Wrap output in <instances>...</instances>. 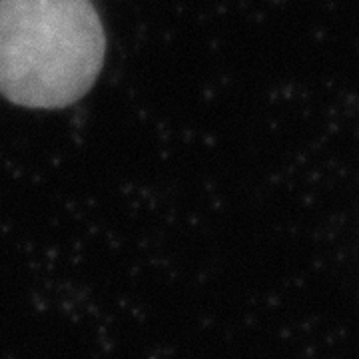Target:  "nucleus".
<instances>
[{
  "label": "nucleus",
  "instance_id": "1",
  "mask_svg": "<svg viewBox=\"0 0 359 359\" xmlns=\"http://www.w3.org/2000/svg\"><path fill=\"white\" fill-rule=\"evenodd\" d=\"M92 0H0V94L26 108L80 100L104 65Z\"/></svg>",
  "mask_w": 359,
  "mask_h": 359
}]
</instances>
